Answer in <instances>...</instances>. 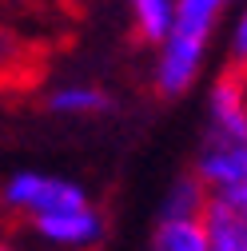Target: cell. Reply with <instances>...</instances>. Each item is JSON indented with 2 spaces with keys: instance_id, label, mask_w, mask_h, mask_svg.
Instances as JSON below:
<instances>
[{
  "instance_id": "obj_1",
  "label": "cell",
  "mask_w": 247,
  "mask_h": 251,
  "mask_svg": "<svg viewBox=\"0 0 247 251\" xmlns=\"http://www.w3.org/2000/svg\"><path fill=\"white\" fill-rule=\"evenodd\" d=\"M196 176L211 200L247 203V92L239 72H223L207 96Z\"/></svg>"
},
{
  "instance_id": "obj_2",
  "label": "cell",
  "mask_w": 247,
  "mask_h": 251,
  "mask_svg": "<svg viewBox=\"0 0 247 251\" xmlns=\"http://www.w3.org/2000/svg\"><path fill=\"white\" fill-rule=\"evenodd\" d=\"M227 16V8L220 0H179V16L172 36L156 48V64H151V84L160 96H183L211 48V36L220 32V20Z\"/></svg>"
},
{
  "instance_id": "obj_3",
  "label": "cell",
  "mask_w": 247,
  "mask_h": 251,
  "mask_svg": "<svg viewBox=\"0 0 247 251\" xmlns=\"http://www.w3.org/2000/svg\"><path fill=\"white\" fill-rule=\"evenodd\" d=\"M4 203L12 211H20L28 224L60 219V215L92 207V200H88V192L80 183H72L64 176H52V172H16V176H8Z\"/></svg>"
},
{
  "instance_id": "obj_4",
  "label": "cell",
  "mask_w": 247,
  "mask_h": 251,
  "mask_svg": "<svg viewBox=\"0 0 247 251\" xmlns=\"http://www.w3.org/2000/svg\"><path fill=\"white\" fill-rule=\"evenodd\" d=\"M32 231L52 243V247H68V251H84L92 243L104 239V215L100 207L92 203L84 211H72V215H60V219H40V224H32Z\"/></svg>"
},
{
  "instance_id": "obj_5",
  "label": "cell",
  "mask_w": 247,
  "mask_h": 251,
  "mask_svg": "<svg viewBox=\"0 0 247 251\" xmlns=\"http://www.w3.org/2000/svg\"><path fill=\"white\" fill-rule=\"evenodd\" d=\"M203 231L211 251H247V203L211 200L203 215Z\"/></svg>"
},
{
  "instance_id": "obj_6",
  "label": "cell",
  "mask_w": 247,
  "mask_h": 251,
  "mask_svg": "<svg viewBox=\"0 0 247 251\" xmlns=\"http://www.w3.org/2000/svg\"><path fill=\"white\" fill-rule=\"evenodd\" d=\"M211 207V192L203 187V179L196 172L188 176H179L172 187H168V196L160 203V219H175V224H203V215Z\"/></svg>"
},
{
  "instance_id": "obj_7",
  "label": "cell",
  "mask_w": 247,
  "mask_h": 251,
  "mask_svg": "<svg viewBox=\"0 0 247 251\" xmlns=\"http://www.w3.org/2000/svg\"><path fill=\"white\" fill-rule=\"evenodd\" d=\"M128 12H132V24H136V36L151 48H160L175 28L179 0H136Z\"/></svg>"
},
{
  "instance_id": "obj_8",
  "label": "cell",
  "mask_w": 247,
  "mask_h": 251,
  "mask_svg": "<svg viewBox=\"0 0 247 251\" xmlns=\"http://www.w3.org/2000/svg\"><path fill=\"white\" fill-rule=\"evenodd\" d=\"M48 108L60 116H96L108 112V92L96 84H64L48 96Z\"/></svg>"
},
{
  "instance_id": "obj_9",
  "label": "cell",
  "mask_w": 247,
  "mask_h": 251,
  "mask_svg": "<svg viewBox=\"0 0 247 251\" xmlns=\"http://www.w3.org/2000/svg\"><path fill=\"white\" fill-rule=\"evenodd\" d=\"M151 251H211L203 224H175V219H160L151 231Z\"/></svg>"
},
{
  "instance_id": "obj_10",
  "label": "cell",
  "mask_w": 247,
  "mask_h": 251,
  "mask_svg": "<svg viewBox=\"0 0 247 251\" xmlns=\"http://www.w3.org/2000/svg\"><path fill=\"white\" fill-rule=\"evenodd\" d=\"M227 60H231V72H247V4L239 12H231V24H227Z\"/></svg>"
},
{
  "instance_id": "obj_11",
  "label": "cell",
  "mask_w": 247,
  "mask_h": 251,
  "mask_svg": "<svg viewBox=\"0 0 247 251\" xmlns=\"http://www.w3.org/2000/svg\"><path fill=\"white\" fill-rule=\"evenodd\" d=\"M12 60H16V40H12V32H8V28L0 24V68H4V64H12Z\"/></svg>"
},
{
  "instance_id": "obj_12",
  "label": "cell",
  "mask_w": 247,
  "mask_h": 251,
  "mask_svg": "<svg viewBox=\"0 0 247 251\" xmlns=\"http://www.w3.org/2000/svg\"><path fill=\"white\" fill-rule=\"evenodd\" d=\"M239 80H243V92H247V72H239Z\"/></svg>"
},
{
  "instance_id": "obj_13",
  "label": "cell",
  "mask_w": 247,
  "mask_h": 251,
  "mask_svg": "<svg viewBox=\"0 0 247 251\" xmlns=\"http://www.w3.org/2000/svg\"><path fill=\"white\" fill-rule=\"evenodd\" d=\"M0 251H12V247H8V243H0Z\"/></svg>"
}]
</instances>
